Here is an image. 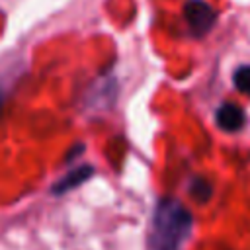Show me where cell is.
<instances>
[{
  "mask_svg": "<svg viewBox=\"0 0 250 250\" xmlns=\"http://www.w3.org/2000/svg\"><path fill=\"white\" fill-rule=\"evenodd\" d=\"M193 229V217L189 209L178 199L164 197L154 205L150 229H148V250H184Z\"/></svg>",
  "mask_w": 250,
  "mask_h": 250,
  "instance_id": "cell-1",
  "label": "cell"
},
{
  "mask_svg": "<svg viewBox=\"0 0 250 250\" xmlns=\"http://www.w3.org/2000/svg\"><path fill=\"white\" fill-rule=\"evenodd\" d=\"M184 18L189 31L195 37H203L213 29L217 21V10L205 0H188L184 4Z\"/></svg>",
  "mask_w": 250,
  "mask_h": 250,
  "instance_id": "cell-2",
  "label": "cell"
},
{
  "mask_svg": "<svg viewBox=\"0 0 250 250\" xmlns=\"http://www.w3.org/2000/svg\"><path fill=\"white\" fill-rule=\"evenodd\" d=\"M232 82H234V88L242 94H248L250 96V64H242L234 70L232 74Z\"/></svg>",
  "mask_w": 250,
  "mask_h": 250,
  "instance_id": "cell-6",
  "label": "cell"
},
{
  "mask_svg": "<svg viewBox=\"0 0 250 250\" xmlns=\"http://www.w3.org/2000/svg\"><path fill=\"white\" fill-rule=\"evenodd\" d=\"M92 174H94V168H92L90 164H82V166H78V168H74V170L66 172L59 182H55V184H53V188H51V191H53L55 195L66 193V191H70V189L78 188L80 184H84Z\"/></svg>",
  "mask_w": 250,
  "mask_h": 250,
  "instance_id": "cell-4",
  "label": "cell"
},
{
  "mask_svg": "<svg viewBox=\"0 0 250 250\" xmlns=\"http://www.w3.org/2000/svg\"><path fill=\"white\" fill-rule=\"evenodd\" d=\"M189 193H191V197L195 199V201H199V203H205L209 197H211V193H213V188H211V184L205 180V178H193L191 182H189Z\"/></svg>",
  "mask_w": 250,
  "mask_h": 250,
  "instance_id": "cell-5",
  "label": "cell"
},
{
  "mask_svg": "<svg viewBox=\"0 0 250 250\" xmlns=\"http://www.w3.org/2000/svg\"><path fill=\"white\" fill-rule=\"evenodd\" d=\"M2 107H4V94H2V90H0V113H2Z\"/></svg>",
  "mask_w": 250,
  "mask_h": 250,
  "instance_id": "cell-7",
  "label": "cell"
},
{
  "mask_svg": "<svg viewBox=\"0 0 250 250\" xmlns=\"http://www.w3.org/2000/svg\"><path fill=\"white\" fill-rule=\"evenodd\" d=\"M215 121L223 131L234 133V131H240L244 127L246 115L236 104H221L215 111Z\"/></svg>",
  "mask_w": 250,
  "mask_h": 250,
  "instance_id": "cell-3",
  "label": "cell"
}]
</instances>
